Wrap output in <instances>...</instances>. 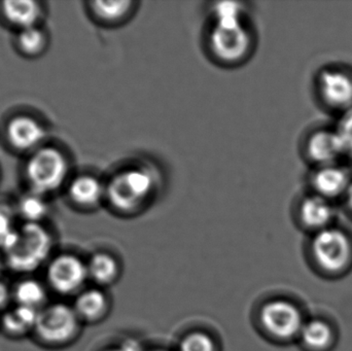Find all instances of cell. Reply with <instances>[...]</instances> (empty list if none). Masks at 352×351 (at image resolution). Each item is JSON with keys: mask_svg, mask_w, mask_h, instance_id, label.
<instances>
[{"mask_svg": "<svg viewBox=\"0 0 352 351\" xmlns=\"http://www.w3.org/2000/svg\"><path fill=\"white\" fill-rule=\"evenodd\" d=\"M320 94L334 109H352V76L341 70H326L320 78Z\"/></svg>", "mask_w": 352, "mask_h": 351, "instance_id": "obj_13", "label": "cell"}, {"mask_svg": "<svg viewBox=\"0 0 352 351\" xmlns=\"http://www.w3.org/2000/svg\"><path fill=\"white\" fill-rule=\"evenodd\" d=\"M16 216L22 223L32 224H45L50 214V204L47 196L35 192L28 191L19 197L14 206Z\"/></svg>", "mask_w": 352, "mask_h": 351, "instance_id": "obj_21", "label": "cell"}, {"mask_svg": "<svg viewBox=\"0 0 352 351\" xmlns=\"http://www.w3.org/2000/svg\"><path fill=\"white\" fill-rule=\"evenodd\" d=\"M82 325L72 304L47 303L38 311L32 336L45 348H65L78 339Z\"/></svg>", "mask_w": 352, "mask_h": 351, "instance_id": "obj_5", "label": "cell"}, {"mask_svg": "<svg viewBox=\"0 0 352 351\" xmlns=\"http://www.w3.org/2000/svg\"><path fill=\"white\" fill-rule=\"evenodd\" d=\"M55 238L45 224L21 223L12 242L2 253L6 269L29 275L45 268L54 256Z\"/></svg>", "mask_w": 352, "mask_h": 351, "instance_id": "obj_3", "label": "cell"}, {"mask_svg": "<svg viewBox=\"0 0 352 351\" xmlns=\"http://www.w3.org/2000/svg\"><path fill=\"white\" fill-rule=\"evenodd\" d=\"M314 262L322 271L339 274L349 269L352 261V245L346 233L340 229L318 231L311 241Z\"/></svg>", "mask_w": 352, "mask_h": 351, "instance_id": "obj_8", "label": "cell"}, {"mask_svg": "<svg viewBox=\"0 0 352 351\" xmlns=\"http://www.w3.org/2000/svg\"><path fill=\"white\" fill-rule=\"evenodd\" d=\"M144 346L138 340L127 338V339L122 340L119 343L113 344L101 351H144Z\"/></svg>", "mask_w": 352, "mask_h": 351, "instance_id": "obj_27", "label": "cell"}, {"mask_svg": "<svg viewBox=\"0 0 352 351\" xmlns=\"http://www.w3.org/2000/svg\"><path fill=\"white\" fill-rule=\"evenodd\" d=\"M38 311L12 304L0 315V330L8 337L16 339L33 335Z\"/></svg>", "mask_w": 352, "mask_h": 351, "instance_id": "obj_17", "label": "cell"}, {"mask_svg": "<svg viewBox=\"0 0 352 351\" xmlns=\"http://www.w3.org/2000/svg\"><path fill=\"white\" fill-rule=\"evenodd\" d=\"M6 137L10 148L21 152H31L45 146L47 131L45 125L30 115L10 117L6 126Z\"/></svg>", "mask_w": 352, "mask_h": 351, "instance_id": "obj_11", "label": "cell"}, {"mask_svg": "<svg viewBox=\"0 0 352 351\" xmlns=\"http://www.w3.org/2000/svg\"><path fill=\"white\" fill-rule=\"evenodd\" d=\"M336 132L344 146L345 154L352 155V109L343 115Z\"/></svg>", "mask_w": 352, "mask_h": 351, "instance_id": "obj_26", "label": "cell"}, {"mask_svg": "<svg viewBox=\"0 0 352 351\" xmlns=\"http://www.w3.org/2000/svg\"><path fill=\"white\" fill-rule=\"evenodd\" d=\"M6 269V261H4V256L2 251H0V278H1L2 272Z\"/></svg>", "mask_w": 352, "mask_h": 351, "instance_id": "obj_30", "label": "cell"}, {"mask_svg": "<svg viewBox=\"0 0 352 351\" xmlns=\"http://www.w3.org/2000/svg\"><path fill=\"white\" fill-rule=\"evenodd\" d=\"M3 20L20 31L30 27L41 26L45 14L43 4L33 0H6L0 8Z\"/></svg>", "mask_w": 352, "mask_h": 351, "instance_id": "obj_14", "label": "cell"}, {"mask_svg": "<svg viewBox=\"0 0 352 351\" xmlns=\"http://www.w3.org/2000/svg\"><path fill=\"white\" fill-rule=\"evenodd\" d=\"M345 195H346L347 206H349V210L352 212V183L351 187L349 188V190H347Z\"/></svg>", "mask_w": 352, "mask_h": 351, "instance_id": "obj_29", "label": "cell"}, {"mask_svg": "<svg viewBox=\"0 0 352 351\" xmlns=\"http://www.w3.org/2000/svg\"><path fill=\"white\" fill-rule=\"evenodd\" d=\"M105 210L123 220L138 218L163 197L168 174L160 160L135 154L118 161L105 172Z\"/></svg>", "mask_w": 352, "mask_h": 351, "instance_id": "obj_2", "label": "cell"}, {"mask_svg": "<svg viewBox=\"0 0 352 351\" xmlns=\"http://www.w3.org/2000/svg\"><path fill=\"white\" fill-rule=\"evenodd\" d=\"M89 282L95 286L107 288L119 280L121 264L113 253L109 251H96L87 260Z\"/></svg>", "mask_w": 352, "mask_h": 351, "instance_id": "obj_18", "label": "cell"}, {"mask_svg": "<svg viewBox=\"0 0 352 351\" xmlns=\"http://www.w3.org/2000/svg\"><path fill=\"white\" fill-rule=\"evenodd\" d=\"M45 284L62 297H76L89 282L87 260L72 253L54 255L45 267Z\"/></svg>", "mask_w": 352, "mask_h": 351, "instance_id": "obj_6", "label": "cell"}, {"mask_svg": "<svg viewBox=\"0 0 352 351\" xmlns=\"http://www.w3.org/2000/svg\"><path fill=\"white\" fill-rule=\"evenodd\" d=\"M47 288L45 282L33 278H24L12 286L14 304L41 310L47 304Z\"/></svg>", "mask_w": 352, "mask_h": 351, "instance_id": "obj_20", "label": "cell"}, {"mask_svg": "<svg viewBox=\"0 0 352 351\" xmlns=\"http://www.w3.org/2000/svg\"><path fill=\"white\" fill-rule=\"evenodd\" d=\"M140 6L142 2L138 0H91L85 3V10L96 26L117 30L135 19Z\"/></svg>", "mask_w": 352, "mask_h": 351, "instance_id": "obj_10", "label": "cell"}, {"mask_svg": "<svg viewBox=\"0 0 352 351\" xmlns=\"http://www.w3.org/2000/svg\"><path fill=\"white\" fill-rule=\"evenodd\" d=\"M64 191L72 206L80 212H93L105 208V172L96 170L74 172Z\"/></svg>", "mask_w": 352, "mask_h": 351, "instance_id": "obj_9", "label": "cell"}, {"mask_svg": "<svg viewBox=\"0 0 352 351\" xmlns=\"http://www.w3.org/2000/svg\"><path fill=\"white\" fill-rule=\"evenodd\" d=\"M175 351H219V344L207 332L192 331L180 339Z\"/></svg>", "mask_w": 352, "mask_h": 351, "instance_id": "obj_24", "label": "cell"}, {"mask_svg": "<svg viewBox=\"0 0 352 351\" xmlns=\"http://www.w3.org/2000/svg\"><path fill=\"white\" fill-rule=\"evenodd\" d=\"M47 34L41 26L30 27L18 31L14 45L25 57L33 58L41 55L47 49Z\"/></svg>", "mask_w": 352, "mask_h": 351, "instance_id": "obj_23", "label": "cell"}, {"mask_svg": "<svg viewBox=\"0 0 352 351\" xmlns=\"http://www.w3.org/2000/svg\"><path fill=\"white\" fill-rule=\"evenodd\" d=\"M74 174L69 155L55 146H45L29 154L25 165L28 190L49 197L65 190Z\"/></svg>", "mask_w": 352, "mask_h": 351, "instance_id": "obj_4", "label": "cell"}, {"mask_svg": "<svg viewBox=\"0 0 352 351\" xmlns=\"http://www.w3.org/2000/svg\"><path fill=\"white\" fill-rule=\"evenodd\" d=\"M144 351H175L164 348H144Z\"/></svg>", "mask_w": 352, "mask_h": 351, "instance_id": "obj_31", "label": "cell"}, {"mask_svg": "<svg viewBox=\"0 0 352 351\" xmlns=\"http://www.w3.org/2000/svg\"><path fill=\"white\" fill-rule=\"evenodd\" d=\"M12 304V288L0 278V313H3Z\"/></svg>", "mask_w": 352, "mask_h": 351, "instance_id": "obj_28", "label": "cell"}, {"mask_svg": "<svg viewBox=\"0 0 352 351\" xmlns=\"http://www.w3.org/2000/svg\"><path fill=\"white\" fill-rule=\"evenodd\" d=\"M261 330L271 339L287 342L299 338L305 319L297 305L285 299H273L258 311Z\"/></svg>", "mask_w": 352, "mask_h": 351, "instance_id": "obj_7", "label": "cell"}, {"mask_svg": "<svg viewBox=\"0 0 352 351\" xmlns=\"http://www.w3.org/2000/svg\"><path fill=\"white\" fill-rule=\"evenodd\" d=\"M205 14L201 47L206 59L225 70L238 69L252 61L260 39L250 4L215 2Z\"/></svg>", "mask_w": 352, "mask_h": 351, "instance_id": "obj_1", "label": "cell"}, {"mask_svg": "<svg viewBox=\"0 0 352 351\" xmlns=\"http://www.w3.org/2000/svg\"><path fill=\"white\" fill-rule=\"evenodd\" d=\"M16 212L14 207L0 205V251L10 247L16 237L20 224H16Z\"/></svg>", "mask_w": 352, "mask_h": 351, "instance_id": "obj_25", "label": "cell"}, {"mask_svg": "<svg viewBox=\"0 0 352 351\" xmlns=\"http://www.w3.org/2000/svg\"><path fill=\"white\" fill-rule=\"evenodd\" d=\"M306 152L310 160L329 166L345 154V150L336 131L324 130L316 132L308 138Z\"/></svg>", "mask_w": 352, "mask_h": 351, "instance_id": "obj_15", "label": "cell"}, {"mask_svg": "<svg viewBox=\"0 0 352 351\" xmlns=\"http://www.w3.org/2000/svg\"><path fill=\"white\" fill-rule=\"evenodd\" d=\"M72 306L82 324H97L109 315L111 301L105 288L94 286L76 295Z\"/></svg>", "mask_w": 352, "mask_h": 351, "instance_id": "obj_12", "label": "cell"}, {"mask_svg": "<svg viewBox=\"0 0 352 351\" xmlns=\"http://www.w3.org/2000/svg\"><path fill=\"white\" fill-rule=\"evenodd\" d=\"M334 337L332 326L320 319L305 321L299 336L302 344L311 351L328 350L332 346Z\"/></svg>", "mask_w": 352, "mask_h": 351, "instance_id": "obj_22", "label": "cell"}, {"mask_svg": "<svg viewBox=\"0 0 352 351\" xmlns=\"http://www.w3.org/2000/svg\"><path fill=\"white\" fill-rule=\"evenodd\" d=\"M298 218L302 226L316 233L330 227L334 210L326 198L320 195L308 196L300 202Z\"/></svg>", "mask_w": 352, "mask_h": 351, "instance_id": "obj_16", "label": "cell"}, {"mask_svg": "<svg viewBox=\"0 0 352 351\" xmlns=\"http://www.w3.org/2000/svg\"><path fill=\"white\" fill-rule=\"evenodd\" d=\"M311 183L316 193L326 199L346 194L351 185L349 173L335 165L322 166L314 173Z\"/></svg>", "mask_w": 352, "mask_h": 351, "instance_id": "obj_19", "label": "cell"}]
</instances>
